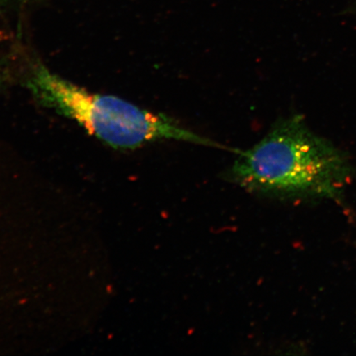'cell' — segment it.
Wrapping results in <instances>:
<instances>
[{
    "label": "cell",
    "instance_id": "6da1fadb",
    "mask_svg": "<svg viewBox=\"0 0 356 356\" xmlns=\"http://www.w3.org/2000/svg\"><path fill=\"white\" fill-rule=\"evenodd\" d=\"M230 169L243 188L275 195L336 197L350 175L348 160L300 115L279 120Z\"/></svg>",
    "mask_w": 356,
    "mask_h": 356
},
{
    "label": "cell",
    "instance_id": "7a4b0ae2",
    "mask_svg": "<svg viewBox=\"0 0 356 356\" xmlns=\"http://www.w3.org/2000/svg\"><path fill=\"white\" fill-rule=\"evenodd\" d=\"M26 84L42 104L74 120L115 148L132 149L154 142L175 140L227 149L165 114L139 108L117 97L88 92L43 65L35 67Z\"/></svg>",
    "mask_w": 356,
    "mask_h": 356
},
{
    "label": "cell",
    "instance_id": "3957f363",
    "mask_svg": "<svg viewBox=\"0 0 356 356\" xmlns=\"http://www.w3.org/2000/svg\"><path fill=\"white\" fill-rule=\"evenodd\" d=\"M8 0H0V6H2L4 3H6Z\"/></svg>",
    "mask_w": 356,
    "mask_h": 356
},
{
    "label": "cell",
    "instance_id": "277c9868",
    "mask_svg": "<svg viewBox=\"0 0 356 356\" xmlns=\"http://www.w3.org/2000/svg\"><path fill=\"white\" fill-rule=\"evenodd\" d=\"M0 81H1V69H0Z\"/></svg>",
    "mask_w": 356,
    "mask_h": 356
}]
</instances>
